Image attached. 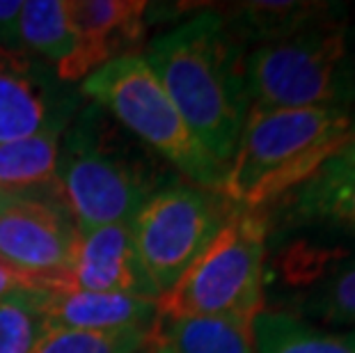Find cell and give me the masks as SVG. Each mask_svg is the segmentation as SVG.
<instances>
[{
	"label": "cell",
	"instance_id": "obj_1",
	"mask_svg": "<svg viewBox=\"0 0 355 353\" xmlns=\"http://www.w3.org/2000/svg\"><path fill=\"white\" fill-rule=\"evenodd\" d=\"M142 58L204 152L230 170L250 99L245 44L234 35L225 14L198 12L156 37Z\"/></svg>",
	"mask_w": 355,
	"mask_h": 353
},
{
	"label": "cell",
	"instance_id": "obj_2",
	"mask_svg": "<svg viewBox=\"0 0 355 353\" xmlns=\"http://www.w3.org/2000/svg\"><path fill=\"white\" fill-rule=\"evenodd\" d=\"M165 182L147 149L96 103L80 108L62 133L58 184L78 230L131 223Z\"/></svg>",
	"mask_w": 355,
	"mask_h": 353
},
{
	"label": "cell",
	"instance_id": "obj_3",
	"mask_svg": "<svg viewBox=\"0 0 355 353\" xmlns=\"http://www.w3.org/2000/svg\"><path fill=\"white\" fill-rule=\"evenodd\" d=\"M351 136L346 108H250L223 195L239 207L266 209L307 182Z\"/></svg>",
	"mask_w": 355,
	"mask_h": 353
},
{
	"label": "cell",
	"instance_id": "obj_4",
	"mask_svg": "<svg viewBox=\"0 0 355 353\" xmlns=\"http://www.w3.org/2000/svg\"><path fill=\"white\" fill-rule=\"evenodd\" d=\"M266 239V209L236 205L207 250L158 298V319L220 317L252 326L263 312Z\"/></svg>",
	"mask_w": 355,
	"mask_h": 353
},
{
	"label": "cell",
	"instance_id": "obj_5",
	"mask_svg": "<svg viewBox=\"0 0 355 353\" xmlns=\"http://www.w3.org/2000/svg\"><path fill=\"white\" fill-rule=\"evenodd\" d=\"M250 108L355 106V28L346 21L319 26L289 40L261 44L245 55Z\"/></svg>",
	"mask_w": 355,
	"mask_h": 353
},
{
	"label": "cell",
	"instance_id": "obj_6",
	"mask_svg": "<svg viewBox=\"0 0 355 353\" xmlns=\"http://www.w3.org/2000/svg\"><path fill=\"white\" fill-rule=\"evenodd\" d=\"M80 94L101 106L156 156L168 161L186 182L200 189L223 191L227 170L195 140L142 55H122L92 71L80 83Z\"/></svg>",
	"mask_w": 355,
	"mask_h": 353
},
{
	"label": "cell",
	"instance_id": "obj_7",
	"mask_svg": "<svg viewBox=\"0 0 355 353\" xmlns=\"http://www.w3.org/2000/svg\"><path fill=\"white\" fill-rule=\"evenodd\" d=\"M223 191L168 179L145 200L131 221L142 266L158 294H165L214 241L234 212Z\"/></svg>",
	"mask_w": 355,
	"mask_h": 353
},
{
	"label": "cell",
	"instance_id": "obj_8",
	"mask_svg": "<svg viewBox=\"0 0 355 353\" xmlns=\"http://www.w3.org/2000/svg\"><path fill=\"white\" fill-rule=\"evenodd\" d=\"M78 225L62 198L0 191V261L24 273H67Z\"/></svg>",
	"mask_w": 355,
	"mask_h": 353
},
{
	"label": "cell",
	"instance_id": "obj_9",
	"mask_svg": "<svg viewBox=\"0 0 355 353\" xmlns=\"http://www.w3.org/2000/svg\"><path fill=\"white\" fill-rule=\"evenodd\" d=\"M78 106V94L49 62L21 46H0V142L67 129Z\"/></svg>",
	"mask_w": 355,
	"mask_h": 353
},
{
	"label": "cell",
	"instance_id": "obj_10",
	"mask_svg": "<svg viewBox=\"0 0 355 353\" xmlns=\"http://www.w3.org/2000/svg\"><path fill=\"white\" fill-rule=\"evenodd\" d=\"M149 5L142 0H67L73 30L71 55L55 67L58 78L71 85L112 60L131 55L145 37Z\"/></svg>",
	"mask_w": 355,
	"mask_h": 353
},
{
	"label": "cell",
	"instance_id": "obj_11",
	"mask_svg": "<svg viewBox=\"0 0 355 353\" xmlns=\"http://www.w3.org/2000/svg\"><path fill=\"white\" fill-rule=\"evenodd\" d=\"M64 282L67 291L126 294L156 303L161 298L142 266L131 223L78 230Z\"/></svg>",
	"mask_w": 355,
	"mask_h": 353
},
{
	"label": "cell",
	"instance_id": "obj_12",
	"mask_svg": "<svg viewBox=\"0 0 355 353\" xmlns=\"http://www.w3.org/2000/svg\"><path fill=\"white\" fill-rule=\"evenodd\" d=\"M40 310L49 328L112 330L128 326H154L158 303L126 294L96 291H40Z\"/></svg>",
	"mask_w": 355,
	"mask_h": 353
},
{
	"label": "cell",
	"instance_id": "obj_13",
	"mask_svg": "<svg viewBox=\"0 0 355 353\" xmlns=\"http://www.w3.org/2000/svg\"><path fill=\"white\" fill-rule=\"evenodd\" d=\"M346 5L319 3V0H257V3H239L225 14L230 28L241 42L273 44L289 40L305 30L346 21Z\"/></svg>",
	"mask_w": 355,
	"mask_h": 353
},
{
	"label": "cell",
	"instance_id": "obj_14",
	"mask_svg": "<svg viewBox=\"0 0 355 353\" xmlns=\"http://www.w3.org/2000/svg\"><path fill=\"white\" fill-rule=\"evenodd\" d=\"M282 212L291 225H314L355 236V175L319 168L307 182L284 195Z\"/></svg>",
	"mask_w": 355,
	"mask_h": 353
},
{
	"label": "cell",
	"instance_id": "obj_15",
	"mask_svg": "<svg viewBox=\"0 0 355 353\" xmlns=\"http://www.w3.org/2000/svg\"><path fill=\"white\" fill-rule=\"evenodd\" d=\"M67 129L0 142V191L62 198L58 184L60 142Z\"/></svg>",
	"mask_w": 355,
	"mask_h": 353
},
{
	"label": "cell",
	"instance_id": "obj_16",
	"mask_svg": "<svg viewBox=\"0 0 355 353\" xmlns=\"http://www.w3.org/2000/svg\"><path fill=\"white\" fill-rule=\"evenodd\" d=\"M252 333L257 353H355V330L328 333L282 310H263Z\"/></svg>",
	"mask_w": 355,
	"mask_h": 353
},
{
	"label": "cell",
	"instance_id": "obj_17",
	"mask_svg": "<svg viewBox=\"0 0 355 353\" xmlns=\"http://www.w3.org/2000/svg\"><path fill=\"white\" fill-rule=\"evenodd\" d=\"M154 335L175 353H257L252 326L220 317H156Z\"/></svg>",
	"mask_w": 355,
	"mask_h": 353
},
{
	"label": "cell",
	"instance_id": "obj_18",
	"mask_svg": "<svg viewBox=\"0 0 355 353\" xmlns=\"http://www.w3.org/2000/svg\"><path fill=\"white\" fill-rule=\"evenodd\" d=\"M293 307L323 324L355 326V255L342 248L326 271L293 298Z\"/></svg>",
	"mask_w": 355,
	"mask_h": 353
},
{
	"label": "cell",
	"instance_id": "obj_19",
	"mask_svg": "<svg viewBox=\"0 0 355 353\" xmlns=\"http://www.w3.org/2000/svg\"><path fill=\"white\" fill-rule=\"evenodd\" d=\"M19 44L44 62H64L73 51V30L67 17V0H28L21 7Z\"/></svg>",
	"mask_w": 355,
	"mask_h": 353
},
{
	"label": "cell",
	"instance_id": "obj_20",
	"mask_svg": "<svg viewBox=\"0 0 355 353\" xmlns=\"http://www.w3.org/2000/svg\"><path fill=\"white\" fill-rule=\"evenodd\" d=\"M154 326L112 330L46 328L33 353H142L152 340Z\"/></svg>",
	"mask_w": 355,
	"mask_h": 353
},
{
	"label": "cell",
	"instance_id": "obj_21",
	"mask_svg": "<svg viewBox=\"0 0 355 353\" xmlns=\"http://www.w3.org/2000/svg\"><path fill=\"white\" fill-rule=\"evenodd\" d=\"M40 291H17L0 300V353H33L46 333Z\"/></svg>",
	"mask_w": 355,
	"mask_h": 353
},
{
	"label": "cell",
	"instance_id": "obj_22",
	"mask_svg": "<svg viewBox=\"0 0 355 353\" xmlns=\"http://www.w3.org/2000/svg\"><path fill=\"white\" fill-rule=\"evenodd\" d=\"M67 291L64 273H24L0 261V300L17 291Z\"/></svg>",
	"mask_w": 355,
	"mask_h": 353
},
{
	"label": "cell",
	"instance_id": "obj_23",
	"mask_svg": "<svg viewBox=\"0 0 355 353\" xmlns=\"http://www.w3.org/2000/svg\"><path fill=\"white\" fill-rule=\"evenodd\" d=\"M21 0H0V46H21L19 44V21Z\"/></svg>",
	"mask_w": 355,
	"mask_h": 353
},
{
	"label": "cell",
	"instance_id": "obj_24",
	"mask_svg": "<svg viewBox=\"0 0 355 353\" xmlns=\"http://www.w3.org/2000/svg\"><path fill=\"white\" fill-rule=\"evenodd\" d=\"M321 168L328 172H337V175H355V133L321 165Z\"/></svg>",
	"mask_w": 355,
	"mask_h": 353
},
{
	"label": "cell",
	"instance_id": "obj_25",
	"mask_svg": "<svg viewBox=\"0 0 355 353\" xmlns=\"http://www.w3.org/2000/svg\"><path fill=\"white\" fill-rule=\"evenodd\" d=\"M145 353H175V351H172L163 340H158V337L154 335V330H152V340H149Z\"/></svg>",
	"mask_w": 355,
	"mask_h": 353
},
{
	"label": "cell",
	"instance_id": "obj_26",
	"mask_svg": "<svg viewBox=\"0 0 355 353\" xmlns=\"http://www.w3.org/2000/svg\"><path fill=\"white\" fill-rule=\"evenodd\" d=\"M351 122H353V133H355V106L351 108Z\"/></svg>",
	"mask_w": 355,
	"mask_h": 353
}]
</instances>
